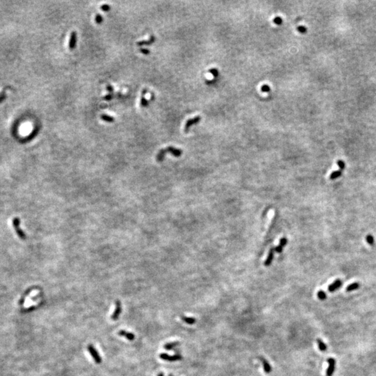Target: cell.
I'll return each instance as SVG.
<instances>
[{
    "label": "cell",
    "instance_id": "1",
    "mask_svg": "<svg viewBox=\"0 0 376 376\" xmlns=\"http://www.w3.org/2000/svg\"><path fill=\"white\" fill-rule=\"evenodd\" d=\"M287 243H288V240L286 238H282L280 240L279 244L278 246H277L276 247L271 248V249H270V251H269L268 255H267V259H266L265 262H264V265H265V266L270 265L271 263H272V260H273L274 254H275V252H277V253H281V252L282 250H283L284 247H285V245Z\"/></svg>",
    "mask_w": 376,
    "mask_h": 376
},
{
    "label": "cell",
    "instance_id": "2",
    "mask_svg": "<svg viewBox=\"0 0 376 376\" xmlns=\"http://www.w3.org/2000/svg\"><path fill=\"white\" fill-rule=\"evenodd\" d=\"M167 153H171L172 155L176 156V157H179V156L182 155L183 151L180 149H176V148L172 146L168 147L167 149H162V150L160 151V153L157 155V160L158 161H162L164 159V157H165V154Z\"/></svg>",
    "mask_w": 376,
    "mask_h": 376
},
{
    "label": "cell",
    "instance_id": "3",
    "mask_svg": "<svg viewBox=\"0 0 376 376\" xmlns=\"http://www.w3.org/2000/svg\"><path fill=\"white\" fill-rule=\"evenodd\" d=\"M87 348H88V352H89L90 354L91 355L92 358L94 359L95 362H96V364H101V363L102 362V359H101V356H100L99 353H98V352L97 351V350L94 348V346H93V345L89 344Z\"/></svg>",
    "mask_w": 376,
    "mask_h": 376
},
{
    "label": "cell",
    "instance_id": "4",
    "mask_svg": "<svg viewBox=\"0 0 376 376\" xmlns=\"http://www.w3.org/2000/svg\"><path fill=\"white\" fill-rule=\"evenodd\" d=\"M160 358L162 360L168 361V362H176L182 359V356L180 354H175V355H169L168 354L162 353L160 354Z\"/></svg>",
    "mask_w": 376,
    "mask_h": 376
},
{
    "label": "cell",
    "instance_id": "5",
    "mask_svg": "<svg viewBox=\"0 0 376 376\" xmlns=\"http://www.w3.org/2000/svg\"><path fill=\"white\" fill-rule=\"evenodd\" d=\"M121 311H122V306H121V303L119 300H117L116 302V308H115L112 315H111V318L112 321H117L119 319V317L121 314Z\"/></svg>",
    "mask_w": 376,
    "mask_h": 376
},
{
    "label": "cell",
    "instance_id": "6",
    "mask_svg": "<svg viewBox=\"0 0 376 376\" xmlns=\"http://www.w3.org/2000/svg\"><path fill=\"white\" fill-rule=\"evenodd\" d=\"M327 362L329 364V367H328L327 370L326 371V375L332 376L335 370V364H336V362H335V360L333 358H329L327 359Z\"/></svg>",
    "mask_w": 376,
    "mask_h": 376
},
{
    "label": "cell",
    "instance_id": "7",
    "mask_svg": "<svg viewBox=\"0 0 376 376\" xmlns=\"http://www.w3.org/2000/svg\"><path fill=\"white\" fill-rule=\"evenodd\" d=\"M201 116H196V117L193 118V119H189L188 121H187L186 124H185V132H188L190 128L192 126H193V125H195V124H198V123L200 121H201Z\"/></svg>",
    "mask_w": 376,
    "mask_h": 376
},
{
    "label": "cell",
    "instance_id": "8",
    "mask_svg": "<svg viewBox=\"0 0 376 376\" xmlns=\"http://www.w3.org/2000/svg\"><path fill=\"white\" fill-rule=\"evenodd\" d=\"M77 43V32H73L71 33L70 38V41H69V48L70 50H73L76 47Z\"/></svg>",
    "mask_w": 376,
    "mask_h": 376
},
{
    "label": "cell",
    "instance_id": "9",
    "mask_svg": "<svg viewBox=\"0 0 376 376\" xmlns=\"http://www.w3.org/2000/svg\"><path fill=\"white\" fill-rule=\"evenodd\" d=\"M341 285H342V281H341V280L336 279L328 286V290H329V292H334L335 290H336L338 288H339Z\"/></svg>",
    "mask_w": 376,
    "mask_h": 376
},
{
    "label": "cell",
    "instance_id": "10",
    "mask_svg": "<svg viewBox=\"0 0 376 376\" xmlns=\"http://www.w3.org/2000/svg\"><path fill=\"white\" fill-rule=\"evenodd\" d=\"M119 336H124V337L127 339L128 341H133L135 338L134 336V334H133L132 332H129V331H127L126 330H121L119 331Z\"/></svg>",
    "mask_w": 376,
    "mask_h": 376
},
{
    "label": "cell",
    "instance_id": "11",
    "mask_svg": "<svg viewBox=\"0 0 376 376\" xmlns=\"http://www.w3.org/2000/svg\"><path fill=\"white\" fill-rule=\"evenodd\" d=\"M262 364H263V370L266 373H270L272 372V366L270 365V363L267 362L265 359H263V358L261 357L260 358Z\"/></svg>",
    "mask_w": 376,
    "mask_h": 376
},
{
    "label": "cell",
    "instance_id": "12",
    "mask_svg": "<svg viewBox=\"0 0 376 376\" xmlns=\"http://www.w3.org/2000/svg\"><path fill=\"white\" fill-rule=\"evenodd\" d=\"M155 41V37L154 36H151L150 38V39L148 41H139L137 42V45L138 46H142V45H149L153 43Z\"/></svg>",
    "mask_w": 376,
    "mask_h": 376
},
{
    "label": "cell",
    "instance_id": "13",
    "mask_svg": "<svg viewBox=\"0 0 376 376\" xmlns=\"http://www.w3.org/2000/svg\"><path fill=\"white\" fill-rule=\"evenodd\" d=\"M146 93H147V90L146 89V88H144V89L142 91V98H141V103H140L141 106H142V107H148V105H149V102H148L147 100L145 98V97H144V96H145V94Z\"/></svg>",
    "mask_w": 376,
    "mask_h": 376
},
{
    "label": "cell",
    "instance_id": "14",
    "mask_svg": "<svg viewBox=\"0 0 376 376\" xmlns=\"http://www.w3.org/2000/svg\"><path fill=\"white\" fill-rule=\"evenodd\" d=\"M181 319L185 322V323L188 325H194L196 323V319L193 317H187V316H181Z\"/></svg>",
    "mask_w": 376,
    "mask_h": 376
},
{
    "label": "cell",
    "instance_id": "15",
    "mask_svg": "<svg viewBox=\"0 0 376 376\" xmlns=\"http://www.w3.org/2000/svg\"><path fill=\"white\" fill-rule=\"evenodd\" d=\"M317 344H318V348H319L320 350L322 351V352H325L327 349V347L326 344L321 339H317Z\"/></svg>",
    "mask_w": 376,
    "mask_h": 376
},
{
    "label": "cell",
    "instance_id": "16",
    "mask_svg": "<svg viewBox=\"0 0 376 376\" xmlns=\"http://www.w3.org/2000/svg\"><path fill=\"white\" fill-rule=\"evenodd\" d=\"M359 288V284L357 283V282H355V283H352L350 285H349L346 288V290L348 292H350L352 291V290H357V288Z\"/></svg>",
    "mask_w": 376,
    "mask_h": 376
},
{
    "label": "cell",
    "instance_id": "17",
    "mask_svg": "<svg viewBox=\"0 0 376 376\" xmlns=\"http://www.w3.org/2000/svg\"><path fill=\"white\" fill-rule=\"evenodd\" d=\"M341 174H342V172H341V171H340V170L334 171H333L332 173H331L330 174V176H329V178H330L331 180H334V179L338 178L339 177L341 176Z\"/></svg>",
    "mask_w": 376,
    "mask_h": 376
},
{
    "label": "cell",
    "instance_id": "18",
    "mask_svg": "<svg viewBox=\"0 0 376 376\" xmlns=\"http://www.w3.org/2000/svg\"><path fill=\"white\" fill-rule=\"evenodd\" d=\"M178 344H179L178 342L168 343V344H166L165 346H164V348H165L166 350H171V349H173V348L176 347V346H178Z\"/></svg>",
    "mask_w": 376,
    "mask_h": 376
},
{
    "label": "cell",
    "instance_id": "19",
    "mask_svg": "<svg viewBox=\"0 0 376 376\" xmlns=\"http://www.w3.org/2000/svg\"><path fill=\"white\" fill-rule=\"evenodd\" d=\"M101 119L102 120H103V121H107V122H109V123L113 122V121H114V118H113L112 116H109V115H107V114H103V115H101Z\"/></svg>",
    "mask_w": 376,
    "mask_h": 376
},
{
    "label": "cell",
    "instance_id": "20",
    "mask_svg": "<svg viewBox=\"0 0 376 376\" xmlns=\"http://www.w3.org/2000/svg\"><path fill=\"white\" fill-rule=\"evenodd\" d=\"M317 295H318V299L321 300H324L327 298L326 293H325L323 290H319V291L318 292V293H317Z\"/></svg>",
    "mask_w": 376,
    "mask_h": 376
},
{
    "label": "cell",
    "instance_id": "21",
    "mask_svg": "<svg viewBox=\"0 0 376 376\" xmlns=\"http://www.w3.org/2000/svg\"><path fill=\"white\" fill-rule=\"evenodd\" d=\"M366 240H367V242L369 243L370 245H373L374 244V238L371 235H368L366 238Z\"/></svg>",
    "mask_w": 376,
    "mask_h": 376
},
{
    "label": "cell",
    "instance_id": "22",
    "mask_svg": "<svg viewBox=\"0 0 376 376\" xmlns=\"http://www.w3.org/2000/svg\"><path fill=\"white\" fill-rule=\"evenodd\" d=\"M95 20H96V22L97 24H101L102 22L103 21V17H102L101 15L97 14L96 16V18H95Z\"/></svg>",
    "mask_w": 376,
    "mask_h": 376
},
{
    "label": "cell",
    "instance_id": "23",
    "mask_svg": "<svg viewBox=\"0 0 376 376\" xmlns=\"http://www.w3.org/2000/svg\"><path fill=\"white\" fill-rule=\"evenodd\" d=\"M274 22L277 25H280V24H282V22H283V20H282L281 18L280 17H276L275 19H274Z\"/></svg>",
    "mask_w": 376,
    "mask_h": 376
},
{
    "label": "cell",
    "instance_id": "24",
    "mask_svg": "<svg viewBox=\"0 0 376 376\" xmlns=\"http://www.w3.org/2000/svg\"><path fill=\"white\" fill-rule=\"evenodd\" d=\"M6 98V93H5V91H4L0 93V103H3Z\"/></svg>",
    "mask_w": 376,
    "mask_h": 376
},
{
    "label": "cell",
    "instance_id": "25",
    "mask_svg": "<svg viewBox=\"0 0 376 376\" xmlns=\"http://www.w3.org/2000/svg\"><path fill=\"white\" fill-rule=\"evenodd\" d=\"M210 73H211L215 78H217V77L218 76V74H219V73H218V70H217L216 68L211 69V70H210Z\"/></svg>",
    "mask_w": 376,
    "mask_h": 376
},
{
    "label": "cell",
    "instance_id": "26",
    "mask_svg": "<svg viewBox=\"0 0 376 376\" xmlns=\"http://www.w3.org/2000/svg\"><path fill=\"white\" fill-rule=\"evenodd\" d=\"M101 8V9L103 10V11H106V12H107V11H109V10H110V9H111V8H110V6H109V5H108V4H103V5H102Z\"/></svg>",
    "mask_w": 376,
    "mask_h": 376
},
{
    "label": "cell",
    "instance_id": "27",
    "mask_svg": "<svg viewBox=\"0 0 376 376\" xmlns=\"http://www.w3.org/2000/svg\"><path fill=\"white\" fill-rule=\"evenodd\" d=\"M261 91L263 92H269L270 91V87L268 85H263L261 87Z\"/></svg>",
    "mask_w": 376,
    "mask_h": 376
},
{
    "label": "cell",
    "instance_id": "28",
    "mask_svg": "<svg viewBox=\"0 0 376 376\" xmlns=\"http://www.w3.org/2000/svg\"><path fill=\"white\" fill-rule=\"evenodd\" d=\"M337 165H338V166H339V167H340V169H341V170H342V169H345V163H344V161H342V160H339V161H338V162H337Z\"/></svg>",
    "mask_w": 376,
    "mask_h": 376
},
{
    "label": "cell",
    "instance_id": "29",
    "mask_svg": "<svg viewBox=\"0 0 376 376\" xmlns=\"http://www.w3.org/2000/svg\"><path fill=\"white\" fill-rule=\"evenodd\" d=\"M113 97H114V95H113L112 93H109V94L107 95V96H105L104 98H103V99L105 100V101H111V100L113 98Z\"/></svg>",
    "mask_w": 376,
    "mask_h": 376
},
{
    "label": "cell",
    "instance_id": "30",
    "mask_svg": "<svg viewBox=\"0 0 376 376\" xmlns=\"http://www.w3.org/2000/svg\"><path fill=\"white\" fill-rule=\"evenodd\" d=\"M298 30L300 33H302L303 34V33H305L306 32V28L304 27V26H300V27L298 28Z\"/></svg>",
    "mask_w": 376,
    "mask_h": 376
},
{
    "label": "cell",
    "instance_id": "31",
    "mask_svg": "<svg viewBox=\"0 0 376 376\" xmlns=\"http://www.w3.org/2000/svg\"><path fill=\"white\" fill-rule=\"evenodd\" d=\"M139 52H142V53L144 54V55H149V54H150V51L147 50V49L140 48L139 49Z\"/></svg>",
    "mask_w": 376,
    "mask_h": 376
},
{
    "label": "cell",
    "instance_id": "32",
    "mask_svg": "<svg viewBox=\"0 0 376 376\" xmlns=\"http://www.w3.org/2000/svg\"><path fill=\"white\" fill-rule=\"evenodd\" d=\"M107 90L109 93H112V92L114 91V88H113V86H111V85L109 84L107 86Z\"/></svg>",
    "mask_w": 376,
    "mask_h": 376
},
{
    "label": "cell",
    "instance_id": "33",
    "mask_svg": "<svg viewBox=\"0 0 376 376\" xmlns=\"http://www.w3.org/2000/svg\"><path fill=\"white\" fill-rule=\"evenodd\" d=\"M157 376H165V375H164V374L162 373H160L157 375Z\"/></svg>",
    "mask_w": 376,
    "mask_h": 376
}]
</instances>
